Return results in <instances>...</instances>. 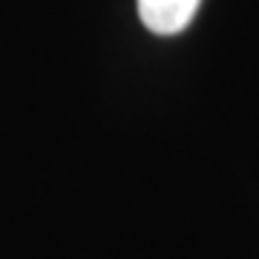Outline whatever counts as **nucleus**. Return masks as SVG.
Here are the masks:
<instances>
[{"mask_svg": "<svg viewBox=\"0 0 259 259\" xmlns=\"http://www.w3.org/2000/svg\"><path fill=\"white\" fill-rule=\"evenodd\" d=\"M202 0H139L141 23L156 35H179L190 26Z\"/></svg>", "mask_w": 259, "mask_h": 259, "instance_id": "f257e3e1", "label": "nucleus"}]
</instances>
